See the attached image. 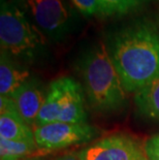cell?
Wrapping results in <instances>:
<instances>
[{
  "mask_svg": "<svg viewBox=\"0 0 159 160\" xmlns=\"http://www.w3.org/2000/svg\"><path fill=\"white\" fill-rule=\"evenodd\" d=\"M104 45L126 92L135 93L159 76L158 13L115 27Z\"/></svg>",
  "mask_w": 159,
  "mask_h": 160,
  "instance_id": "cell-1",
  "label": "cell"
},
{
  "mask_svg": "<svg viewBox=\"0 0 159 160\" xmlns=\"http://www.w3.org/2000/svg\"><path fill=\"white\" fill-rule=\"evenodd\" d=\"M76 69L94 111L117 114L124 110L126 91L104 43H95L83 51L76 61Z\"/></svg>",
  "mask_w": 159,
  "mask_h": 160,
  "instance_id": "cell-2",
  "label": "cell"
},
{
  "mask_svg": "<svg viewBox=\"0 0 159 160\" xmlns=\"http://www.w3.org/2000/svg\"><path fill=\"white\" fill-rule=\"evenodd\" d=\"M0 46L25 65L39 63L48 55L45 36L11 1L0 8Z\"/></svg>",
  "mask_w": 159,
  "mask_h": 160,
  "instance_id": "cell-3",
  "label": "cell"
},
{
  "mask_svg": "<svg viewBox=\"0 0 159 160\" xmlns=\"http://www.w3.org/2000/svg\"><path fill=\"white\" fill-rule=\"evenodd\" d=\"M46 39L59 42L77 29L80 15L70 0H11Z\"/></svg>",
  "mask_w": 159,
  "mask_h": 160,
  "instance_id": "cell-4",
  "label": "cell"
},
{
  "mask_svg": "<svg viewBox=\"0 0 159 160\" xmlns=\"http://www.w3.org/2000/svg\"><path fill=\"white\" fill-rule=\"evenodd\" d=\"M84 94L82 84L72 77H61L54 80L47 89L46 99L35 126L52 122L86 123Z\"/></svg>",
  "mask_w": 159,
  "mask_h": 160,
  "instance_id": "cell-5",
  "label": "cell"
},
{
  "mask_svg": "<svg viewBox=\"0 0 159 160\" xmlns=\"http://www.w3.org/2000/svg\"><path fill=\"white\" fill-rule=\"evenodd\" d=\"M34 141L42 150H58L86 144L97 137V129L86 123L52 122L33 128Z\"/></svg>",
  "mask_w": 159,
  "mask_h": 160,
  "instance_id": "cell-6",
  "label": "cell"
},
{
  "mask_svg": "<svg viewBox=\"0 0 159 160\" xmlns=\"http://www.w3.org/2000/svg\"><path fill=\"white\" fill-rule=\"evenodd\" d=\"M77 154L80 160H149L144 146L123 134L103 138Z\"/></svg>",
  "mask_w": 159,
  "mask_h": 160,
  "instance_id": "cell-7",
  "label": "cell"
},
{
  "mask_svg": "<svg viewBox=\"0 0 159 160\" xmlns=\"http://www.w3.org/2000/svg\"><path fill=\"white\" fill-rule=\"evenodd\" d=\"M47 90L38 79L31 77L12 95L18 114L29 126L34 127L46 99Z\"/></svg>",
  "mask_w": 159,
  "mask_h": 160,
  "instance_id": "cell-8",
  "label": "cell"
},
{
  "mask_svg": "<svg viewBox=\"0 0 159 160\" xmlns=\"http://www.w3.org/2000/svg\"><path fill=\"white\" fill-rule=\"evenodd\" d=\"M31 78L25 64L13 59L4 51L0 54V94L12 96L15 92Z\"/></svg>",
  "mask_w": 159,
  "mask_h": 160,
  "instance_id": "cell-9",
  "label": "cell"
},
{
  "mask_svg": "<svg viewBox=\"0 0 159 160\" xmlns=\"http://www.w3.org/2000/svg\"><path fill=\"white\" fill-rule=\"evenodd\" d=\"M134 103L143 117L159 122V76L135 92Z\"/></svg>",
  "mask_w": 159,
  "mask_h": 160,
  "instance_id": "cell-10",
  "label": "cell"
},
{
  "mask_svg": "<svg viewBox=\"0 0 159 160\" xmlns=\"http://www.w3.org/2000/svg\"><path fill=\"white\" fill-rule=\"evenodd\" d=\"M0 138L9 141L34 139V133L19 114L0 115Z\"/></svg>",
  "mask_w": 159,
  "mask_h": 160,
  "instance_id": "cell-11",
  "label": "cell"
},
{
  "mask_svg": "<svg viewBox=\"0 0 159 160\" xmlns=\"http://www.w3.org/2000/svg\"><path fill=\"white\" fill-rule=\"evenodd\" d=\"M101 18H119L140 11L155 0H98Z\"/></svg>",
  "mask_w": 159,
  "mask_h": 160,
  "instance_id": "cell-12",
  "label": "cell"
},
{
  "mask_svg": "<svg viewBox=\"0 0 159 160\" xmlns=\"http://www.w3.org/2000/svg\"><path fill=\"white\" fill-rule=\"evenodd\" d=\"M37 149L34 139L28 141H9L0 138V159L1 160H25Z\"/></svg>",
  "mask_w": 159,
  "mask_h": 160,
  "instance_id": "cell-13",
  "label": "cell"
},
{
  "mask_svg": "<svg viewBox=\"0 0 159 160\" xmlns=\"http://www.w3.org/2000/svg\"><path fill=\"white\" fill-rule=\"evenodd\" d=\"M77 11L85 18L100 16V8L98 0H70Z\"/></svg>",
  "mask_w": 159,
  "mask_h": 160,
  "instance_id": "cell-14",
  "label": "cell"
},
{
  "mask_svg": "<svg viewBox=\"0 0 159 160\" xmlns=\"http://www.w3.org/2000/svg\"><path fill=\"white\" fill-rule=\"evenodd\" d=\"M144 147L149 160H159V134L148 138Z\"/></svg>",
  "mask_w": 159,
  "mask_h": 160,
  "instance_id": "cell-15",
  "label": "cell"
},
{
  "mask_svg": "<svg viewBox=\"0 0 159 160\" xmlns=\"http://www.w3.org/2000/svg\"><path fill=\"white\" fill-rule=\"evenodd\" d=\"M2 114H18L11 96H0V115Z\"/></svg>",
  "mask_w": 159,
  "mask_h": 160,
  "instance_id": "cell-16",
  "label": "cell"
},
{
  "mask_svg": "<svg viewBox=\"0 0 159 160\" xmlns=\"http://www.w3.org/2000/svg\"><path fill=\"white\" fill-rule=\"evenodd\" d=\"M55 160H80V159L77 157V154H76V153H69V154L60 156V157H58Z\"/></svg>",
  "mask_w": 159,
  "mask_h": 160,
  "instance_id": "cell-17",
  "label": "cell"
},
{
  "mask_svg": "<svg viewBox=\"0 0 159 160\" xmlns=\"http://www.w3.org/2000/svg\"><path fill=\"white\" fill-rule=\"evenodd\" d=\"M25 160H39V159H37V158H30V159H25Z\"/></svg>",
  "mask_w": 159,
  "mask_h": 160,
  "instance_id": "cell-18",
  "label": "cell"
},
{
  "mask_svg": "<svg viewBox=\"0 0 159 160\" xmlns=\"http://www.w3.org/2000/svg\"><path fill=\"white\" fill-rule=\"evenodd\" d=\"M3 2H4V0H1V3H3Z\"/></svg>",
  "mask_w": 159,
  "mask_h": 160,
  "instance_id": "cell-19",
  "label": "cell"
}]
</instances>
